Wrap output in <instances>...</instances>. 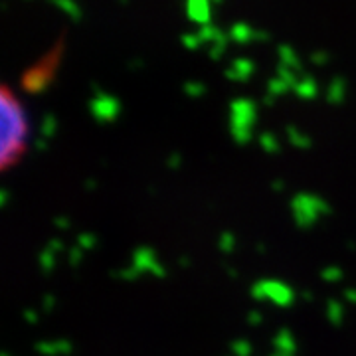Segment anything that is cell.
I'll list each match as a JSON object with an SVG mask.
<instances>
[{
	"label": "cell",
	"instance_id": "52",
	"mask_svg": "<svg viewBox=\"0 0 356 356\" xmlns=\"http://www.w3.org/2000/svg\"><path fill=\"white\" fill-rule=\"evenodd\" d=\"M228 275H229V280H238V277H240L238 269H234V267H228Z\"/></svg>",
	"mask_w": 356,
	"mask_h": 356
},
{
	"label": "cell",
	"instance_id": "6",
	"mask_svg": "<svg viewBox=\"0 0 356 356\" xmlns=\"http://www.w3.org/2000/svg\"><path fill=\"white\" fill-rule=\"evenodd\" d=\"M91 91H93V97L89 99V113L93 117V121L99 125L115 123L123 111L121 102L115 95L105 93L97 83H91Z\"/></svg>",
	"mask_w": 356,
	"mask_h": 356
},
{
	"label": "cell",
	"instance_id": "20",
	"mask_svg": "<svg viewBox=\"0 0 356 356\" xmlns=\"http://www.w3.org/2000/svg\"><path fill=\"white\" fill-rule=\"evenodd\" d=\"M51 4H56L58 8H62L74 22H79L81 20V10H79V6H77L74 0H50Z\"/></svg>",
	"mask_w": 356,
	"mask_h": 356
},
{
	"label": "cell",
	"instance_id": "34",
	"mask_svg": "<svg viewBox=\"0 0 356 356\" xmlns=\"http://www.w3.org/2000/svg\"><path fill=\"white\" fill-rule=\"evenodd\" d=\"M180 42H182V46H186L188 50H196L198 46H200V40L196 34H182L180 36Z\"/></svg>",
	"mask_w": 356,
	"mask_h": 356
},
{
	"label": "cell",
	"instance_id": "47",
	"mask_svg": "<svg viewBox=\"0 0 356 356\" xmlns=\"http://www.w3.org/2000/svg\"><path fill=\"white\" fill-rule=\"evenodd\" d=\"M178 266L182 267V269H188L192 266V259L188 255H180V259H178Z\"/></svg>",
	"mask_w": 356,
	"mask_h": 356
},
{
	"label": "cell",
	"instance_id": "22",
	"mask_svg": "<svg viewBox=\"0 0 356 356\" xmlns=\"http://www.w3.org/2000/svg\"><path fill=\"white\" fill-rule=\"evenodd\" d=\"M109 275H111L113 280H121V281H137L143 277V273H140L139 269H137L135 266L123 267V269H113Z\"/></svg>",
	"mask_w": 356,
	"mask_h": 356
},
{
	"label": "cell",
	"instance_id": "1",
	"mask_svg": "<svg viewBox=\"0 0 356 356\" xmlns=\"http://www.w3.org/2000/svg\"><path fill=\"white\" fill-rule=\"evenodd\" d=\"M2 111V140H0V165L4 170L14 166L26 153L30 139V123L22 103L16 99L8 86L0 89Z\"/></svg>",
	"mask_w": 356,
	"mask_h": 356
},
{
	"label": "cell",
	"instance_id": "27",
	"mask_svg": "<svg viewBox=\"0 0 356 356\" xmlns=\"http://www.w3.org/2000/svg\"><path fill=\"white\" fill-rule=\"evenodd\" d=\"M182 89H184V93H186L188 97H202L204 93L208 91L206 83H202V81H186V83L182 86Z\"/></svg>",
	"mask_w": 356,
	"mask_h": 356
},
{
	"label": "cell",
	"instance_id": "35",
	"mask_svg": "<svg viewBox=\"0 0 356 356\" xmlns=\"http://www.w3.org/2000/svg\"><path fill=\"white\" fill-rule=\"evenodd\" d=\"M56 303H58V299H56L54 293L44 295V299H42V311H44V313H51V311L56 309Z\"/></svg>",
	"mask_w": 356,
	"mask_h": 356
},
{
	"label": "cell",
	"instance_id": "55",
	"mask_svg": "<svg viewBox=\"0 0 356 356\" xmlns=\"http://www.w3.org/2000/svg\"><path fill=\"white\" fill-rule=\"evenodd\" d=\"M269 356H297V355H289V353H280V350H275V353H271Z\"/></svg>",
	"mask_w": 356,
	"mask_h": 356
},
{
	"label": "cell",
	"instance_id": "5",
	"mask_svg": "<svg viewBox=\"0 0 356 356\" xmlns=\"http://www.w3.org/2000/svg\"><path fill=\"white\" fill-rule=\"evenodd\" d=\"M250 295L255 301H271L280 309H289L297 299V293L293 291L291 285L280 280H259L252 285Z\"/></svg>",
	"mask_w": 356,
	"mask_h": 356
},
{
	"label": "cell",
	"instance_id": "21",
	"mask_svg": "<svg viewBox=\"0 0 356 356\" xmlns=\"http://www.w3.org/2000/svg\"><path fill=\"white\" fill-rule=\"evenodd\" d=\"M38 261L42 273H44V275H50L51 271H54V267H56V254L51 252L50 248H44V250L40 252Z\"/></svg>",
	"mask_w": 356,
	"mask_h": 356
},
{
	"label": "cell",
	"instance_id": "13",
	"mask_svg": "<svg viewBox=\"0 0 356 356\" xmlns=\"http://www.w3.org/2000/svg\"><path fill=\"white\" fill-rule=\"evenodd\" d=\"M277 54H280V64L291 67L295 74H301V76L307 74L305 70H303L301 60H299V56L293 51L291 46H287V44H280V46H277Z\"/></svg>",
	"mask_w": 356,
	"mask_h": 356
},
{
	"label": "cell",
	"instance_id": "3",
	"mask_svg": "<svg viewBox=\"0 0 356 356\" xmlns=\"http://www.w3.org/2000/svg\"><path fill=\"white\" fill-rule=\"evenodd\" d=\"M255 123H257V105L254 99L238 97L229 102V135L236 145L245 147L254 140Z\"/></svg>",
	"mask_w": 356,
	"mask_h": 356
},
{
	"label": "cell",
	"instance_id": "53",
	"mask_svg": "<svg viewBox=\"0 0 356 356\" xmlns=\"http://www.w3.org/2000/svg\"><path fill=\"white\" fill-rule=\"evenodd\" d=\"M344 245H346V250H350V252H355L356 250V242H353V240H346Z\"/></svg>",
	"mask_w": 356,
	"mask_h": 356
},
{
	"label": "cell",
	"instance_id": "4",
	"mask_svg": "<svg viewBox=\"0 0 356 356\" xmlns=\"http://www.w3.org/2000/svg\"><path fill=\"white\" fill-rule=\"evenodd\" d=\"M62 46L64 42L60 40L54 50L50 54H46L38 64L30 70H26V74L22 76V88L28 91V93H42L46 89L50 88L51 77H54V72L60 64V56H62Z\"/></svg>",
	"mask_w": 356,
	"mask_h": 356
},
{
	"label": "cell",
	"instance_id": "30",
	"mask_svg": "<svg viewBox=\"0 0 356 356\" xmlns=\"http://www.w3.org/2000/svg\"><path fill=\"white\" fill-rule=\"evenodd\" d=\"M34 350L42 356H58L56 341H40V343L34 344Z\"/></svg>",
	"mask_w": 356,
	"mask_h": 356
},
{
	"label": "cell",
	"instance_id": "43",
	"mask_svg": "<svg viewBox=\"0 0 356 356\" xmlns=\"http://www.w3.org/2000/svg\"><path fill=\"white\" fill-rule=\"evenodd\" d=\"M254 40H257V42H269V40H271V34L266 32V30H255Z\"/></svg>",
	"mask_w": 356,
	"mask_h": 356
},
{
	"label": "cell",
	"instance_id": "16",
	"mask_svg": "<svg viewBox=\"0 0 356 356\" xmlns=\"http://www.w3.org/2000/svg\"><path fill=\"white\" fill-rule=\"evenodd\" d=\"M344 317H346V311H344V305L337 299H329L327 301V318L331 323L332 327L341 329L344 325Z\"/></svg>",
	"mask_w": 356,
	"mask_h": 356
},
{
	"label": "cell",
	"instance_id": "29",
	"mask_svg": "<svg viewBox=\"0 0 356 356\" xmlns=\"http://www.w3.org/2000/svg\"><path fill=\"white\" fill-rule=\"evenodd\" d=\"M218 32H220V28H216L214 24H208V26H200V30H198V40H200V44L204 42H214L218 36Z\"/></svg>",
	"mask_w": 356,
	"mask_h": 356
},
{
	"label": "cell",
	"instance_id": "49",
	"mask_svg": "<svg viewBox=\"0 0 356 356\" xmlns=\"http://www.w3.org/2000/svg\"><path fill=\"white\" fill-rule=\"evenodd\" d=\"M8 200H10V192L4 188V191L0 192V204H2V206H6V204H8Z\"/></svg>",
	"mask_w": 356,
	"mask_h": 356
},
{
	"label": "cell",
	"instance_id": "42",
	"mask_svg": "<svg viewBox=\"0 0 356 356\" xmlns=\"http://www.w3.org/2000/svg\"><path fill=\"white\" fill-rule=\"evenodd\" d=\"M343 297L348 301V303H353V305H356V289L355 287H346L343 291Z\"/></svg>",
	"mask_w": 356,
	"mask_h": 356
},
{
	"label": "cell",
	"instance_id": "14",
	"mask_svg": "<svg viewBox=\"0 0 356 356\" xmlns=\"http://www.w3.org/2000/svg\"><path fill=\"white\" fill-rule=\"evenodd\" d=\"M285 133H287L289 145L295 147V149H299V151H309V149L313 147V139H311L307 133L299 131L295 125H287V127H285Z\"/></svg>",
	"mask_w": 356,
	"mask_h": 356
},
{
	"label": "cell",
	"instance_id": "15",
	"mask_svg": "<svg viewBox=\"0 0 356 356\" xmlns=\"http://www.w3.org/2000/svg\"><path fill=\"white\" fill-rule=\"evenodd\" d=\"M254 28L250 24H245V22H236V24H232L229 28L228 36L229 40H234L236 44H248V42H252L254 40Z\"/></svg>",
	"mask_w": 356,
	"mask_h": 356
},
{
	"label": "cell",
	"instance_id": "46",
	"mask_svg": "<svg viewBox=\"0 0 356 356\" xmlns=\"http://www.w3.org/2000/svg\"><path fill=\"white\" fill-rule=\"evenodd\" d=\"M275 99H277L275 95H271V93H266V95H264V99H261V103H264L266 107H273V105H275Z\"/></svg>",
	"mask_w": 356,
	"mask_h": 356
},
{
	"label": "cell",
	"instance_id": "18",
	"mask_svg": "<svg viewBox=\"0 0 356 356\" xmlns=\"http://www.w3.org/2000/svg\"><path fill=\"white\" fill-rule=\"evenodd\" d=\"M218 248H220L222 254H234L236 248H238V238H236V234L229 232V229L222 232V234H220V240H218Z\"/></svg>",
	"mask_w": 356,
	"mask_h": 356
},
{
	"label": "cell",
	"instance_id": "11",
	"mask_svg": "<svg viewBox=\"0 0 356 356\" xmlns=\"http://www.w3.org/2000/svg\"><path fill=\"white\" fill-rule=\"evenodd\" d=\"M273 348L280 350V353H289V355H297L299 353V344H297V339L289 329H280L273 337Z\"/></svg>",
	"mask_w": 356,
	"mask_h": 356
},
{
	"label": "cell",
	"instance_id": "32",
	"mask_svg": "<svg viewBox=\"0 0 356 356\" xmlns=\"http://www.w3.org/2000/svg\"><path fill=\"white\" fill-rule=\"evenodd\" d=\"M56 346H58V356H70L74 353V344L67 339H58Z\"/></svg>",
	"mask_w": 356,
	"mask_h": 356
},
{
	"label": "cell",
	"instance_id": "9",
	"mask_svg": "<svg viewBox=\"0 0 356 356\" xmlns=\"http://www.w3.org/2000/svg\"><path fill=\"white\" fill-rule=\"evenodd\" d=\"M254 72L255 64L252 60H248V58H236L228 70L224 72V76L229 81H240V83H243V81H248L250 77L254 76Z\"/></svg>",
	"mask_w": 356,
	"mask_h": 356
},
{
	"label": "cell",
	"instance_id": "25",
	"mask_svg": "<svg viewBox=\"0 0 356 356\" xmlns=\"http://www.w3.org/2000/svg\"><path fill=\"white\" fill-rule=\"evenodd\" d=\"M97 236L93 234V232H81L79 236H77V245L83 250V252H88V250H95L97 248Z\"/></svg>",
	"mask_w": 356,
	"mask_h": 356
},
{
	"label": "cell",
	"instance_id": "36",
	"mask_svg": "<svg viewBox=\"0 0 356 356\" xmlns=\"http://www.w3.org/2000/svg\"><path fill=\"white\" fill-rule=\"evenodd\" d=\"M166 166H168L170 170H178V168L182 166V154L178 153V151L168 154V159H166Z\"/></svg>",
	"mask_w": 356,
	"mask_h": 356
},
{
	"label": "cell",
	"instance_id": "40",
	"mask_svg": "<svg viewBox=\"0 0 356 356\" xmlns=\"http://www.w3.org/2000/svg\"><path fill=\"white\" fill-rule=\"evenodd\" d=\"M24 321L28 325H38V313L36 311H32V309H24Z\"/></svg>",
	"mask_w": 356,
	"mask_h": 356
},
{
	"label": "cell",
	"instance_id": "50",
	"mask_svg": "<svg viewBox=\"0 0 356 356\" xmlns=\"http://www.w3.org/2000/svg\"><path fill=\"white\" fill-rule=\"evenodd\" d=\"M127 65H129V70H139V67H143V60L135 58V60H131Z\"/></svg>",
	"mask_w": 356,
	"mask_h": 356
},
{
	"label": "cell",
	"instance_id": "45",
	"mask_svg": "<svg viewBox=\"0 0 356 356\" xmlns=\"http://www.w3.org/2000/svg\"><path fill=\"white\" fill-rule=\"evenodd\" d=\"M285 188H287V184H285L283 180H280V178L271 182V191H273V192H283Z\"/></svg>",
	"mask_w": 356,
	"mask_h": 356
},
{
	"label": "cell",
	"instance_id": "19",
	"mask_svg": "<svg viewBox=\"0 0 356 356\" xmlns=\"http://www.w3.org/2000/svg\"><path fill=\"white\" fill-rule=\"evenodd\" d=\"M56 133H58V119L54 113H46L42 119V125H40V135H42V139L48 140Z\"/></svg>",
	"mask_w": 356,
	"mask_h": 356
},
{
	"label": "cell",
	"instance_id": "37",
	"mask_svg": "<svg viewBox=\"0 0 356 356\" xmlns=\"http://www.w3.org/2000/svg\"><path fill=\"white\" fill-rule=\"evenodd\" d=\"M248 325H250V327H259V325H264V315H261L257 309L250 311V313H248Z\"/></svg>",
	"mask_w": 356,
	"mask_h": 356
},
{
	"label": "cell",
	"instance_id": "23",
	"mask_svg": "<svg viewBox=\"0 0 356 356\" xmlns=\"http://www.w3.org/2000/svg\"><path fill=\"white\" fill-rule=\"evenodd\" d=\"M232 355L234 356H254V344L250 343L248 339H238L229 344Z\"/></svg>",
	"mask_w": 356,
	"mask_h": 356
},
{
	"label": "cell",
	"instance_id": "54",
	"mask_svg": "<svg viewBox=\"0 0 356 356\" xmlns=\"http://www.w3.org/2000/svg\"><path fill=\"white\" fill-rule=\"evenodd\" d=\"M255 250H257V254H266L267 252V248H266V243H257V248H255Z\"/></svg>",
	"mask_w": 356,
	"mask_h": 356
},
{
	"label": "cell",
	"instance_id": "51",
	"mask_svg": "<svg viewBox=\"0 0 356 356\" xmlns=\"http://www.w3.org/2000/svg\"><path fill=\"white\" fill-rule=\"evenodd\" d=\"M301 299H303V301H307V303H311V301H313V293L309 291V289L301 291Z\"/></svg>",
	"mask_w": 356,
	"mask_h": 356
},
{
	"label": "cell",
	"instance_id": "28",
	"mask_svg": "<svg viewBox=\"0 0 356 356\" xmlns=\"http://www.w3.org/2000/svg\"><path fill=\"white\" fill-rule=\"evenodd\" d=\"M275 72H277V77H280V79H283V81H285V83H287V86H289L291 89L297 86V81H299V79H297V76H295V72H293L291 67L280 64Z\"/></svg>",
	"mask_w": 356,
	"mask_h": 356
},
{
	"label": "cell",
	"instance_id": "39",
	"mask_svg": "<svg viewBox=\"0 0 356 356\" xmlns=\"http://www.w3.org/2000/svg\"><path fill=\"white\" fill-rule=\"evenodd\" d=\"M46 248H50L51 252H54V254H58V252H64V242H62V240H60V238H51L50 242H48V245H46Z\"/></svg>",
	"mask_w": 356,
	"mask_h": 356
},
{
	"label": "cell",
	"instance_id": "41",
	"mask_svg": "<svg viewBox=\"0 0 356 356\" xmlns=\"http://www.w3.org/2000/svg\"><path fill=\"white\" fill-rule=\"evenodd\" d=\"M224 51H226V48H220V46H210V48H208V56H210L214 62H218V60L222 58V54H224Z\"/></svg>",
	"mask_w": 356,
	"mask_h": 356
},
{
	"label": "cell",
	"instance_id": "44",
	"mask_svg": "<svg viewBox=\"0 0 356 356\" xmlns=\"http://www.w3.org/2000/svg\"><path fill=\"white\" fill-rule=\"evenodd\" d=\"M34 149H36L38 153H46V151H48V140L40 137V139L34 140Z\"/></svg>",
	"mask_w": 356,
	"mask_h": 356
},
{
	"label": "cell",
	"instance_id": "48",
	"mask_svg": "<svg viewBox=\"0 0 356 356\" xmlns=\"http://www.w3.org/2000/svg\"><path fill=\"white\" fill-rule=\"evenodd\" d=\"M86 191L91 192V191H95L97 188V180L95 178H88V182H86V186H83Z\"/></svg>",
	"mask_w": 356,
	"mask_h": 356
},
{
	"label": "cell",
	"instance_id": "38",
	"mask_svg": "<svg viewBox=\"0 0 356 356\" xmlns=\"http://www.w3.org/2000/svg\"><path fill=\"white\" fill-rule=\"evenodd\" d=\"M54 226L58 229H70L72 228V222H70V218H65V216H56L54 218Z\"/></svg>",
	"mask_w": 356,
	"mask_h": 356
},
{
	"label": "cell",
	"instance_id": "33",
	"mask_svg": "<svg viewBox=\"0 0 356 356\" xmlns=\"http://www.w3.org/2000/svg\"><path fill=\"white\" fill-rule=\"evenodd\" d=\"M309 58H311V62H313V64L323 65L331 60V54L325 50H315V51H311V56H309Z\"/></svg>",
	"mask_w": 356,
	"mask_h": 356
},
{
	"label": "cell",
	"instance_id": "8",
	"mask_svg": "<svg viewBox=\"0 0 356 356\" xmlns=\"http://www.w3.org/2000/svg\"><path fill=\"white\" fill-rule=\"evenodd\" d=\"M186 16L198 26L212 24V10H210V0H184Z\"/></svg>",
	"mask_w": 356,
	"mask_h": 356
},
{
	"label": "cell",
	"instance_id": "24",
	"mask_svg": "<svg viewBox=\"0 0 356 356\" xmlns=\"http://www.w3.org/2000/svg\"><path fill=\"white\" fill-rule=\"evenodd\" d=\"M321 280L327 283H339L344 280V271L339 266H327L321 271Z\"/></svg>",
	"mask_w": 356,
	"mask_h": 356
},
{
	"label": "cell",
	"instance_id": "57",
	"mask_svg": "<svg viewBox=\"0 0 356 356\" xmlns=\"http://www.w3.org/2000/svg\"><path fill=\"white\" fill-rule=\"evenodd\" d=\"M0 356H10V355H8V353H2V355H0Z\"/></svg>",
	"mask_w": 356,
	"mask_h": 356
},
{
	"label": "cell",
	"instance_id": "26",
	"mask_svg": "<svg viewBox=\"0 0 356 356\" xmlns=\"http://www.w3.org/2000/svg\"><path fill=\"white\" fill-rule=\"evenodd\" d=\"M289 89L291 88H289L283 79H280V77H273V79H269V81H267V93H271V95H275V97L285 95Z\"/></svg>",
	"mask_w": 356,
	"mask_h": 356
},
{
	"label": "cell",
	"instance_id": "2",
	"mask_svg": "<svg viewBox=\"0 0 356 356\" xmlns=\"http://www.w3.org/2000/svg\"><path fill=\"white\" fill-rule=\"evenodd\" d=\"M291 214L297 229H313L321 218L332 216V206L323 196L311 192H299L291 198Z\"/></svg>",
	"mask_w": 356,
	"mask_h": 356
},
{
	"label": "cell",
	"instance_id": "31",
	"mask_svg": "<svg viewBox=\"0 0 356 356\" xmlns=\"http://www.w3.org/2000/svg\"><path fill=\"white\" fill-rule=\"evenodd\" d=\"M81 259H83V250L79 248V245H74L72 250H70V254H67V261H70V266L77 267L81 264Z\"/></svg>",
	"mask_w": 356,
	"mask_h": 356
},
{
	"label": "cell",
	"instance_id": "58",
	"mask_svg": "<svg viewBox=\"0 0 356 356\" xmlns=\"http://www.w3.org/2000/svg\"><path fill=\"white\" fill-rule=\"evenodd\" d=\"M212 2H222V0H212Z\"/></svg>",
	"mask_w": 356,
	"mask_h": 356
},
{
	"label": "cell",
	"instance_id": "12",
	"mask_svg": "<svg viewBox=\"0 0 356 356\" xmlns=\"http://www.w3.org/2000/svg\"><path fill=\"white\" fill-rule=\"evenodd\" d=\"M346 79L343 76H334L329 83V89H327V103L331 105H343L344 99H346Z\"/></svg>",
	"mask_w": 356,
	"mask_h": 356
},
{
	"label": "cell",
	"instance_id": "56",
	"mask_svg": "<svg viewBox=\"0 0 356 356\" xmlns=\"http://www.w3.org/2000/svg\"><path fill=\"white\" fill-rule=\"evenodd\" d=\"M119 2H121V4H127L129 0H119Z\"/></svg>",
	"mask_w": 356,
	"mask_h": 356
},
{
	"label": "cell",
	"instance_id": "7",
	"mask_svg": "<svg viewBox=\"0 0 356 356\" xmlns=\"http://www.w3.org/2000/svg\"><path fill=\"white\" fill-rule=\"evenodd\" d=\"M133 266L137 267L143 275L149 273V275H153L156 280H165L166 277V269L159 261L153 248H149V245H139L133 252Z\"/></svg>",
	"mask_w": 356,
	"mask_h": 356
},
{
	"label": "cell",
	"instance_id": "10",
	"mask_svg": "<svg viewBox=\"0 0 356 356\" xmlns=\"http://www.w3.org/2000/svg\"><path fill=\"white\" fill-rule=\"evenodd\" d=\"M293 91H295V95H297L299 99H303V102H313V99H317L318 95L317 79L311 76V74H303L301 79L297 81V86L293 88Z\"/></svg>",
	"mask_w": 356,
	"mask_h": 356
},
{
	"label": "cell",
	"instance_id": "17",
	"mask_svg": "<svg viewBox=\"0 0 356 356\" xmlns=\"http://www.w3.org/2000/svg\"><path fill=\"white\" fill-rule=\"evenodd\" d=\"M259 147H261V151H266L267 154H280L281 153V143L280 139L273 135V133H269V131H266V133H261L259 135Z\"/></svg>",
	"mask_w": 356,
	"mask_h": 356
}]
</instances>
